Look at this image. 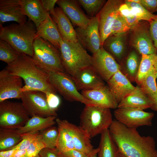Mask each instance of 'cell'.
Wrapping results in <instances>:
<instances>
[{"label":"cell","instance_id":"obj_1","mask_svg":"<svg viewBox=\"0 0 157 157\" xmlns=\"http://www.w3.org/2000/svg\"><path fill=\"white\" fill-rule=\"evenodd\" d=\"M109 130L119 151L126 157H157L152 137L141 136L137 128L128 127L115 119Z\"/></svg>","mask_w":157,"mask_h":157},{"label":"cell","instance_id":"obj_2","mask_svg":"<svg viewBox=\"0 0 157 157\" xmlns=\"http://www.w3.org/2000/svg\"><path fill=\"white\" fill-rule=\"evenodd\" d=\"M11 74L20 77L25 85L21 90L23 92L36 90L46 93H56L51 84L48 73L38 67L32 58L25 54H21L19 58L5 68Z\"/></svg>","mask_w":157,"mask_h":157},{"label":"cell","instance_id":"obj_3","mask_svg":"<svg viewBox=\"0 0 157 157\" xmlns=\"http://www.w3.org/2000/svg\"><path fill=\"white\" fill-rule=\"evenodd\" d=\"M0 26V39L8 42L20 54L33 56V44L37 36L36 29L30 21L4 27Z\"/></svg>","mask_w":157,"mask_h":157},{"label":"cell","instance_id":"obj_4","mask_svg":"<svg viewBox=\"0 0 157 157\" xmlns=\"http://www.w3.org/2000/svg\"><path fill=\"white\" fill-rule=\"evenodd\" d=\"M33 50L31 57L40 69L47 73L66 72L60 51L49 42L37 36L33 42Z\"/></svg>","mask_w":157,"mask_h":157},{"label":"cell","instance_id":"obj_5","mask_svg":"<svg viewBox=\"0 0 157 157\" xmlns=\"http://www.w3.org/2000/svg\"><path fill=\"white\" fill-rule=\"evenodd\" d=\"M80 119V126L91 138L109 129L113 121L110 109L94 105H85Z\"/></svg>","mask_w":157,"mask_h":157},{"label":"cell","instance_id":"obj_6","mask_svg":"<svg viewBox=\"0 0 157 157\" xmlns=\"http://www.w3.org/2000/svg\"><path fill=\"white\" fill-rule=\"evenodd\" d=\"M65 72L72 76L78 70L92 64V56L79 42L62 40L59 49Z\"/></svg>","mask_w":157,"mask_h":157},{"label":"cell","instance_id":"obj_7","mask_svg":"<svg viewBox=\"0 0 157 157\" xmlns=\"http://www.w3.org/2000/svg\"><path fill=\"white\" fill-rule=\"evenodd\" d=\"M22 102L6 100L0 102V128L17 129L30 118Z\"/></svg>","mask_w":157,"mask_h":157},{"label":"cell","instance_id":"obj_8","mask_svg":"<svg viewBox=\"0 0 157 157\" xmlns=\"http://www.w3.org/2000/svg\"><path fill=\"white\" fill-rule=\"evenodd\" d=\"M48 74L52 86L66 100L79 102L85 105H91L90 101L79 92L72 77L66 72Z\"/></svg>","mask_w":157,"mask_h":157},{"label":"cell","instance_id":"obj_9","mask_svg":"<svg viewBox=\"0 0 157 157\" xmlns=\"http://www.w3.org/2000/svg\"><path fill=\"white\" fill-rule=\"evenodd\" d=\"M20 99L30 116H57L56 111L52 110L48 106L46 94L43 92L36 90L23 92H22Z\"/></svg>","mask_w":157,"mask_h":157},{"label":"cell","instance_id":"obj_10","mask_svg":"<svg viewBox=\"0 0 157 157\" xmlns=\"http://www.w3.org/2000/svg\"><path fill=\"white\" fill-rule=\"evenodd\" d=\"M115 119L126 126L137 128L142 126H150L154 114L131 108H117L114 112Z\"/></svg>","mask_w":157,"mask_h":157},{"label":"cell","instance_id":"obj_11","mask_svg":"<svg viewBox=\"0 0 157 157\" xmlns=\"http://www.w3.org/2000/svg\"><path fill=\"white\" fill-rule=\"evenodd\" d=\"M99 26L98 19L95 16L91 18L85 26L77 27L75 29L78 42L92 54L97 52L101 47Z\"/></svg>","mask_w":157,"mask_h":157},{"label":"cell","instance_id":"obj_12","mask_svg":"<svg viewBox=\"0 0 157 157\" xmlns=\"http://www.w3.org/2000/svg\"><path fill=\"white\" fill-rule=\"evenodd\" d=\"M92 56V66L101 78L106 82L115 73L121 70L120 65L102 46Z\"/></svg>","mask_w":157,"mask_h":157},{"label":"cell","instance_id":"obj_13","mask_svg":"<svg viewBox=\"0 0 157 157\" xmlns=\"http://www.w3.org/2000/svg\"><path fill=\"white\" fill-rule=\"evenodd\" d=\"M121 5L119 1L108 0L96 16L99 22L101 46L111 34V27L119 13L118 9Z\"/></svg>","mask_w":157,"mask_h":157},{"label":"cell","instance_id":"obj_14","mask_svg":"<svg viewBox=\"0 0 157 157\" xmlns=\"http://www.w3.org/2000/svg\"><path fill=\"white\" fill-rule=\"evenodd\" d=\"M22 79L10 73L5 68L0 72V102L10 99L21 98Z\"/></svg>","mask_w":157,"mask_h":157},{"label":"cell","instance_id":"obj_15","mask_svg":"<svg viewBox=\"0 0 157 157\" xmlns=\"http://www.w3.org/2000/svg\"><path fill=\"white\" fill-rule=\"evenodd\" d=\"M72 77L78 90H92L105 85L92 65L78 70Z\"/></svg>","mask_w":157,"mask_h":157},{"label":"cell","instance_id":"obj_16","mask_svg":"<svg viewBox=\"0 0 157 157\" xmlns=\"http://www.w3.org/2000/svg\"><path fill=\"white\" fill-rule=\"evenodd\" d=\"M81 94L91 103V105L116 109L118 103L108 86L90 90L81 91Z\"/></svg>","mask_w":157,"mask_h":157},{"label":"cell","instance_id":"obj_17","mask_svg":"<svg viewBox=\"0 0 157 157\" xmlns=\"http://www.w3.org/2000/svg\"><path fill=\"white\" fill-rule=\"evenodd\" d=\"M11 21L19 24L27 21L26 16L22 9L20 0H0V25Z\"/></svg>","mask_w":157,"mask_h":157},{"label":"cell","instance_id":"obj_18","mask_svg":"<svg viewBox=\"0 0 157 157\" xmlns=\"http://www.w3.org/2000/svg\"><path fill=\"white\" fill-rule=\"evenodd\" d=\"M133 29L131 39L133 46L141 55L156 54V49L154 46L149 29L138 25Z\"/></svg>","mask_w":157,"mask_h":157},{"label":"cell","instance_id":"obj_19","mask_svg":"<svg viewBox=\"0 0 157 157\" xmlns=\"http://www.w3.org/2000/svg\"><path fill=\"white\" fill-rule=\"evenodd\" d=\"M107 82L118 104L131 93L136 88L121 70L115 73Z\"/></svg>","mask_w":157,"mask_h":157},{"label":"cell","instance_id":"obj_20","mask_svg":"<svg viewBox=\"0 0 157 157\" xmlns=\"http://www.w3.org/2000/svg\"><path fill=\"white\" fill-rule=\"evenodd\" d=\"M59 119L71 133L74 149L87 155L94 149L90 140L91 138L80 126H76L66 120L60 118Z\"/></svg>","mask_w":157,"mask_h":157},{"label":"cell","instance_id":"obj_21","mask_svg":"<svg viewBox=\"0 0 157 157\" xmlns=\"http://www.w3.org/2000/svg\"><path fill=\"white\" fill-rule=\"evenodd\" d=\"M56 3L73 24L78 27H84L90 22L91 18L83 12L77 0H57Z\"/></svg>","mask_w":157,"mask_h":157},{"label":"cell","instance_id":"obj_22","mask_svg":"<svg viewBox=\"0 0 157 157\" xmlns=\"http://www.w3.org/2000/svg\"><path fill=\"white\" fill-rule=\"evenodd\" d=\"M50 15L48 13L45 20L36 27V35L59 50L63 39L56 23Z\"/></svg>","mask_w":157,"mask_h":157},{"label":"cell","instance_id":"obj_23","mask_svg":"<svg viewBox=\"0 0 157 157\" xmlns=\"http://www.w3.org/2000/svg\"><path fill=\"white\" fill-rule=\"evenodd\" d=\"M51 15L63 40L72 42L78 41L71 21L60 8H55L54 11Z\"/></svg>","mask_w":157,"mask_h":157},{"label":"cell","instance_id":"obj_24","mask_svg":"<svg viewBox=\"0 0 157 157\" xmlns=\"http://www.w3.org/2000/svg\"><path fill=\"white\" fill-rule=\"evenodd\" d=\"M151 106L149 97L139 86L118 104L117 108H131L143 110Z\"/></svg>","mask_w":157,"mask_h":157},{"label":"cell","instance_id":"obj_25","mask_svg":"<svg viewBox=\"0 0 157 157\" xmlns=\"http://www.w3.org/2000/svg\"><path fill=\"white\" fill-rule=\"evenodd\" d=\"M23 12L35 24L36 27L46 19L48 13L39 0H20Z\"/></svg>","mask_w":157,"mask_h":157},{"label":"cell","instance_id":"obj_26","mask_svg":"<svg viewBox=\"0 0 157 157\" xmlns=\"http://www.w3.org/2000/svg\"><path fill=\"white\" fill-rule=\"evenodd\" d=\"M111 34L102 46L113 57L120 60L125 51V34Z\"/></svg>","mask_w":157,"mask_h":157},{"label":"cell","instance_id":"obj_27","mask_svg":"<svg viewBox=\"0 0 157 157\" xmlns=\"http://www.w3.org/2000/svg\"><path fill=\"white\" fill-rule=\"evenodd\" d=\"M57 117L51 116L43 117L33 116L30 118L24 126L17 129L20 134L28 132H40L53 126L56 123Z\"/></svg>","mask_w":157,"mask_h":157},{"label":"cell","instance_id":"obj_28","mask_svg":"<svg viewBox=\"0 0 157 157\" xmlns=\"http://www.w3.org/2000/svg\"><path fill=\"white\" fill-rule=\"evenodd\" d=\"M98 148V157H118V148L110 135L109 129L101 134Z\"/></svg>","mask_w":157,"mask_h":157},{"label":"cell","instance_id":"obj_29","mask_svg":"<svg viewBox=\"0 0 157 157\" xmlns=\"http://www.w3.org/2000/svg\"><path fill=\"white\" fill-rule=\"evenodd\" d=\"M22 134L17 129L0 128V150L3 151L12 149L22 140Z\"/></svg>","mask_w":157,"mask_h":157},{"label":"cell","instance_id":"obj_30","mask_svg":"<svg viewBox=\"0 0 157 157\" xmlns=\"http://www.w3.org/2000/svg\"><path fill=\"white\" fill-rule=\"evenodd\" d=\"M56 121L58 130L56 148L60 152H65L74 149L72 136L68 129L61 123L59 118Z\"/></svg>","mask_w":157,"mask_h":157},{"label":"cell","instance_id":"obj_31","mask_svg":"<svg viewBox=\"0 0 157 157\" xmlns=\"http://www.w3.org/2000/svg\"><path fill=\"white\" fill-rule=\"evenodd\" d=\"M156 54H142L141 60L135 79V81L138 86H140L144 77L154 67V59Z\"/></svg>","mask_w":157,"mask_h":157},{"label":"cell","instance_id":"obj_32","mask_svg":"<svg viewBox=\"0 0 157 157\" xmlns=\"http://www.w3.org/2000/svg\"><path fill=\"white\" fill-rule=\"evenodd\" d=\"M157 72L154 67L144 77L140 86L149 97L157 96Z\"/></svg>","mask_w":157,"mask_h":157},{"label":"cell","instance_id":"obj_33","mask_svg":"<svg viewBox=\"0 0 157 157\" xmlns=\"http://www.w3.org/2000/svg\"><path fill=\"white\" fill-rule=\"evenodd\" d=\"M20 54L8 42L0 40V60L8 65L12 64L19 58Z\"/></svg>","mask_w":157,"mask_h":157},{"label":"cell","instance_id":"obj_34","mask_svg":"<svg viewBox=\"0 0 157 157\" xmlns=\"http://www.w3.org/2000/svg\"><path fill=\"white\" fill-rule=\"evenodd\" d=\"M58 133V127L53 126L40 131L39 138L46 148H56Z\"/></svg>","mask_w":157,"mask_h":157},{"label":"cell","instance_id":"obj_35","mask_svg":"<svg viewBox=\"0 0 157 157\" xmlns=\"http://www.w3.org/2000/svg\"><path fill=\"white\" fill-rule=\"evenodd\" d=\"M139 65L138 56L135 51H133L126 59L124 74L130 81H135Z\"/></svg>","mask_w":157,"mask_h":157},{"label":"cell","instance_id":"obj_36","mask_svg":"<svg viewBox=\"0 0 157 157\" xmlns=\"http://www.w3.org/2000/svg\"><path fill=\"white\" fill-rule=\"evenodd\" d=\"M125 3L131 8L133 14L136 15L140 21L144 20L150 22L156 16L147 10L140 3L126 0Z\"/></svg>","mask_w":157,"mask_h":157},{"label":"cell","instance_id":"obj_37","mask_svg":"<svg viewBox=\"0 0 157 157\" xmlns=\"http://www.w3.org/2000/svg\"><path fill=\"white\" fill-rule=\"evenodd\" d=\"M78 3L90 18L96 16L105 1L103 0H78Z\"/></svg>","mask_w":157,"mask_h":157},{"label":"cell","instance_id":"obj_38","mask_svg":"<svg viewBox=\"0 0 157 157\" xmlns=\"http://www.w3.org/2000/svg\"><path fill=\"white\" fill-rule=\"evenodd\" d=\"M130 30L123 17L119 12L112 24L111 34L126 33Z\"/></svg>","mask_w":157,"mask_h":157},{"label":"cell","instance_id":"obj_39","mask_svg":"<svg viewBox=\"0 0 157 157\" xmlns=\"http://www.w3.org/2000/svg\"><path fill=\"white\" fill-rule=\"evenodd\" d=\"M40 132H28L22 134V141L13 148L15 149H26L30 144L38 138Z\"/></svg>","mask_w":157,"mask_h":157},{"label":"cell","instance_id":"obj_40","mask_svg":"<svg viewBox=\"0 0 157 157\" xmlns=\"http://www.w3.org/2000/svg\"><path fill=\"white\" fill-rule=\"evenodd\" d=\"M45 147V146L40 139L39 135L38 138L26 149V157H34L38 156L41 150Z\"/></svg>","mask_w":157,"mask_h":157},{"label":"cell","instance_id":"obj_41","mask_svg":"<svg viewBox=\"0 0 157 157\" xmlns=\"http://www.w3.org/2000/svg\"><path fill=\"white\" fill-rule=\"evenodd\" d=\"M45 94L48 106L51 109L56 111L60 104V97L56 93L47 92Z\"/></svg>","mask_w":157,"mask_h":157},{"label":"cell","instance_id":"obj_42","mask_svg":"<svg viewBox=\"0 0 157 157\" xmlns=\"http://www.w3.org/2000/svg\"><path fill=\"white\" fill-rule=\"evenodd\" d=\"M149 23V31L154 46L157 49V15Z\"/></svg>","mask_w":157,"mask_h":157},{"label":"cell","instance_id":"obj_43","mask_svg":"<svg viewBox=\"0 0 157 157\" xmlns=\"http://www.w3.org/2000/svg\"><path fill=\"white\" fill-rule=\"evenodd\" d=\"M140 3L149 12H157V0H140Z\"/></svg>","mask_w":157,"mask_h":157},{"label":"cell","instance_id":"obj_44","mask_svg":"<svg viewBox=\"0 0 157 157\" xmlns=\"http://www.w3.org/2000/svg\"><path fill=\"white\" fill-rule=\"evenodd\" d=\"M39 155L40 157H59V151L56 148L45 147L41 150Z\"/></svg>","mask_w":157,"mask_h":157},{"label":"cell","instance_id":"obj_45","mask_svg":"<svg viewBox=\"0 0 157 157\" xmlns=\"http://www.w3.org/2000/svg\"><path fill=\"white\" fill-rule=\"evenodd\" d=\"M87 155L75 149L65 152L59 151V157H87Z\"/></svg>","mask_w":157,"mask_h":157},{"label":"cell","instance_id":"obj_46","mask_svg":"<svg viewBox=\"0 0 157 157\" xmlns=\"http://www.w3.org/2000/svg\"><path fill=\"white\" fill-rule=\"evenodd\" d=\"M57 0H40L42 5L45 11L50 14L54 10L55 5Z\"/></svg>","mask_w":157,"mask_h":157},{"label":"cell","instance_id":"obj_47","mask_svg":"<svg viewBox=\"0 0 157 157\" xmlns=\"http://www.w3.org/2000/svg\"><path fill=\"white\" fill-rule=\"evenodd\" d=\"M130 30L133 29L138 25L140 20L135 15L126 17H122Z\"/></svg>","mask_w":157,"mask_h":157},{"label":"cell","instance_id":"obj_48","mask_svg":"<svg viewBox=\"0 0 157 157\" xmlns=\"http://www.w3.org/2000/svg\"><path fill=\"white\" fill-rule=\"evenodd\" d=\"M119 14L122 17H126L134 15L131 8L125 3L121 4L118 9Z\"/></svg>","mask_w":157,"mask_h":157},{"label":"cell","instance_id":"obj_49","mask_svg":"<svg viewBox=\"0 0 157 157\" xmlns=\"http://www.w3.org/2000/svg\"><path fill=\"white\" fill-rule=\"evenodd\" d=\"M15 149L14 148L0 152V157H12L13 154Z\"/></svg>","mask_w":157,"mask_h":157},{"label":"cell","instance_id":"obj_50","mask_svg":"<svg viewBox=\"0 0 157 157\" xmlns=\"http://www.w3.org/2000/svg\"><path fill=\"white\" fill-rule=\"evenodd\" d=\"M26 149H15L13 154L12 157H26Z\"/></svg>","mask_w":157,"mask_h":157},{"label":"cell","instance_id":"obj_51","mask_svg":"<svg viewBox=\"0 0 157 157\" xmlns=\"http://www.w3.org/2000/svg\"><path fill=\"white\" fill-rule=\"evenodd\" d=\"M149 97L151 101V106L150 108L157 111V96Z\"/></svg>","mask_w":157,"mask_h":157},{"label":"cell","instance_id":"obj_52","mask_svg":"<svg viewBox=\"0 0 157 157\" xmlns=\"http://www.w3.org/2000/svg\"><path fill=\"white\" fill-rule=\"evenodd\" d=\"M99 151L98 148L94 149L89 154H88L87 157H97V153Z\"/></svg>","mask_w":157,"mask_h":157},{"label":"cell","instance_id":"obj_53","mask_svg":"<svg viewBox=\"0 0 157 157\" xmlns=\"http://www.w3.org/2000/svg\"><path fill=\"white\" fill-rule=\"evenodd\" d=\"M154 67L157 72V53L156 54L154 59Z\"/></svg>","mask_w":157,"mask_h":157},{"label":"cell","instance_id":"obj_54","mask_svg":"<svg viewBox=\"0 0 157 157\" xmlns=\"http://www.w3.org/2000/svg\"><path fill=\"white\" fill-rule=\"evenodd\" d=\"M118 157H126L119 151Z\"/></svg>","mask_w":157,"mask_h":157},{"label":"cell","instance_id":"obj_55","mask_svg":"<svg viewBox=\"0 0 157 157\" xmlns=\"http://www.w3.org/2000/svg\"><path fill=\"white\" fill-rule=\"evenodd\" d=\"M40 157L39 155H38V156H36L35 157Z\"/></svg>","mask_w":157,"mask_h":157}]
</instances>
